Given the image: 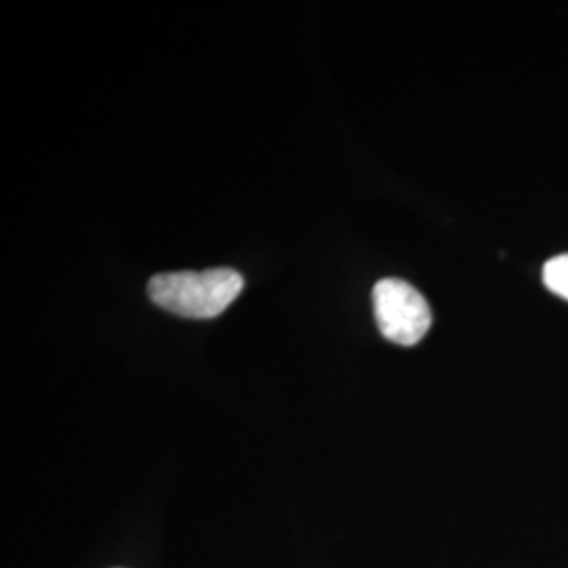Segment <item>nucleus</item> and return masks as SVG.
Segmentation results:
<instances>
[{"instance_id":"f257e3e1","label":"nucleus","mask_w":568,"mask_h":568,"mask_svg":"<svg viewBox=\"0 0 568 568\" xmlns=\"http://www.w3.org/2000/svg\"><path fill=\"white\" fill-rule=\"evenodd\" d=\"M244 278L232 267H213L204 272L156 274L148 283L154 304L183 318H215L227 310L241 291Z\"/></svg>"},{"instance_id":"f03ea898","label":"nucleus","mask_w":568,"mask_h":568,"mask_svg":"<svg viewBox=\"0 0 568 568\" xmlns=\"http://www.w3.org/2000/svg\"><path fill=\"white\" fill-rule=\"evenodd\" d=\"M373 305L377 326L392 344H419L432 326L426 297L400 278H384L375 284Z\"/></svg>"},{"instance_id":"7ed1b4c3","label":"nucleus","mask_w":568,"mask_h":568,"mask_svg":"<svg viewBox=\"0 0 568 568\" xmlns=\"http://www.w3.org/2000/svg\"><path fill=\"white\" fill-rule=\"evenodd\" d=\"M544 281L549 291L568 300V255L549 260L544 267Z\"/></svg>"}]
</instances>
